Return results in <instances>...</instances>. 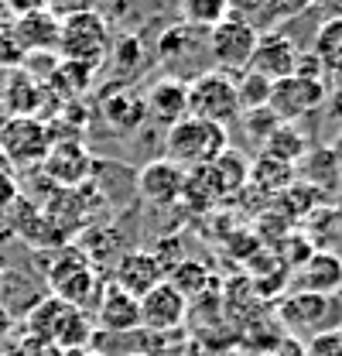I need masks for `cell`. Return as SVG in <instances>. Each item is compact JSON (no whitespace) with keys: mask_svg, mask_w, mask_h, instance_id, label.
<instances>
[{"mask_svg":"<svg viewBox=\"0 0 342 356\" xmlns=\"http://www.w3.org/2000/svg\"><path fill=\"white\" fill-rule=\"evenodd\" d=\"M202 175L209 178V185H213V192L222 199V195H233V192H240V188H247V178H250V165H247V158L240 154V151H233V147H226L219 158H215L213 165H206L202 168Z\"/></svg>","mask_w":342,"mask_h":356,"instance_id":"ac0fdd59","label":"cell"},{"mask_svg":"<svg viewBox=\"0 0 342 356\" xmlns=\"http://www.w3.org/2000/svg\"><path fill=\"white\" fill-rule=\"evenodd\" d=\"M325 96L329 89L322 79H304V76H288V79H277L270 86V99H267V110L274 113L277 124H295L298 117L325 106Z\"/></svg>","mask_w":342,"mask_h":356,"instance_id":"8992f818","label":"cell"},{"mask_svg":"<svg viewBox=\"0 0 342 356\" xmlns=\"http://www.w3.org/2000/svg\"><path fill=\"white\" fill-rule=\"evenodd\" d=\"M62 356H103V353H96V350H89V346H83V350H65Z\"/></svg>","mask_w":342,"mask_h":356,"instance_id":"ab89813d","label":"cell"},{"mask_svg":"<svg viewBox=\"0 0 342 356\" xmlns=\"http://www.w3.org/2000/svg\"><path fill=\"white\" fill-rule=\"evenodd\" d=\"M21 62H24L21 44L14 42L10 28H3V24H0V69H21Z\"/></svg>","mask_w":342,"mask_h":356,"instance_id":"4dcf8cb0","label":"cell"},{"mask_svg":"<svg viewBox=\"0 0 342 356\" xmlns=\"http://www.w3.org/2000/svg\"><path fill=\"white\" fill-rule=\"evenodd\" d=\"M3 281H7V277H3V270H0V295H3Z\"/></svg>","mask_w":342,"mask_h":356,"instance_id":"7bdbcfd3","label":"cell"},{"mask_svg":"<svg viewBox=\"0 0 342 356\" xmlns=\"http://www.w3.org/2000/svg\"><path fill=\"white\" fill-rule=\"evenodd\" d=\"M58 55H62V62H76V65H86V69L96 72L110 55L106 21L96 10L58 21Z\"/></svg>","mask_w":342,"mask_h":356,"instance_id":"7a4b0ae2","label":"cell"},{"mask_svg":"<svg viewBox=\"0 0 342 356\" xmlns=\"http://www.w3.org/2000/svg\"><path fill=\"white\" fill-rule=\"evenodd\" d=\"M48 281H51L55 298H62V302H69L76 309H83L86 302L92 298V291H96V270H92V264L86 261L79 250L62 254L55 261V267H51Z\"/></svg>","mask_w":342,"mask_h":356,"instance_id":"ba28073f","label":"cell"},{"mask_svg":"<svg viewBox=\"0 0 342 356\" xmlns=\"http://www.w3.org/2000/svg\"><path fill=\"white\" fill-rule=\"evenodd\" d=\"M3 103L14 117H35V110L42 106V83L38 79H28L21 72H14L10 86L3 92Z\"/></svg>","mask_w":342,"mask_h":356,"instance_id":"cb8c5ba5","label":"cell"},{"mask_svg":"<svg viewBox=\"0 0 342 356\" xmlns=\"http://www.w3.org/2000/svg\"><path fill=\"white\" fill-rule=\"evenodd\" d=\"M270 86L263 76H256L250 69L236 72V103H240V113H254V110H267V99H270Z\"/></svg>","mask_w":342,"mask_h":356,"instance_id":"d4e9b609","label":"cell"},{"mask_svg":"<svg viewBox=\"0 0 342 356\" xmlns=\"http://www.w3.org/2000/svg\"><path fill=\"white\" fill-rule=\"evenodd\" d=\"M44 3L48 0H7V10L14 17H21V14H31V10H44Z\"/></svg>","mask_w":342,"mask_h":356,"instance_id":"e575fe53","label":"cell"},{"mask_svg":"<svg viewBox=\"0 0 342 356\" xmlns=\"http://www.w3.org/2000/svg\"><path fill=\"white\" fill-rule=\"evenodd\" d=\"M96 325L103 332H133V329H140L137 298L127 295L124 288H117V284L103 288L99 305H96Z\"/></svg>","mask_w":342,"mask_h":356,"instance_id":"2e32d148","label":"cell"},{"mask_svg":"<svg viewBox=\"0 0 342 356\" xmlns=\"http://www.w3.org/2000/svg\"><path fill=\"white\" fill-rule=\"evenodd\" d=\"M42 172L62 188H76L89 175V151L83 140H55L42 161Z\"/></svg>","mask_w":342,"mask_h":356,"instance_id":"7c38bea8","label":"cell"},{"mask_svg":"<svg viewBox=\"0 0 342 356\" xmlns=\"http://www.w3.org/2000/svg\"><path fill=\"white\" fill-rule=\"evenodd\" d=\"M295 62H298V48H295L291 38H284V35H263V38H256L247 69L256 72V76H263L267 83H277V79L295 76Z\"/></svg>","mask_w":342,"mask_h":356,"instance_id":"8fae6325","label":"cell"},{"mask_svg":"<svg viewBox=\"0 0 342 356\" xmlns=\"http://www.w3.org/2000/svg\"><path fill=\"white\" fill-rule=\"evenodd\" d=\"M51 147V127L38 117H10L0 127V158L14 168H42Z\"/></svg>","mask_w":342,"mask_h":356,"instance_id":"277c9868","label":"cell"},{"mask_svg":"<svg viewBox=\"0 0 342 356\" xmlns=\"http://www.w3.org/2000/svg\"><path fill=\"white\" fill-rule=\"evenodd\" d=\"M89 79H92V69L76 65V62H58V69H55V86L65 83V92H69V96L86 92V89H89Z\"/></svg>","mask_w":342,"mask_h":356,"instance_id":"83f0119b","label":"cell"},{"mask_svg":"<svg viewBox=\"0 0 342 356\" xmlns=\"http://www.w3.org/2000/svg\"><path fill=\"white\" fill-rule=\"evenodd\" d=\"M124 356H144V353H124Z\"/></svg>","mask_w":342,"mask_h":356,"instance_id":"ee69618b","label":"cell"},{"mask_svg":"<svg viewBox=\"0 0 342 356\" xmlns=\"http://www.w3.org/2000/svg\"><path fill=\"white\" fill-rule=\"evenodd\" d=\"M72 309H76V305H69V302H62V298H55V295L38 302L35 309L28 312V336L44 339V343L55 346V336H58V329L65 325V318H69Z\"/></svg>","mask_w":342,"mask_h":356,"instance_id":"d6986e66","label":"cell"},{"mask_svg":"<svg viewBox=\"0 0 342 356\" xmlns=\"http://www.w3.org/2000/svg\"><path fill=\"white\" fill-rule=\"evenodd\" d=\"M185 92H188V117H195V120H209V124L226 127L229 120L240 117L236 76H229L222 69L195 76L192 83H185Z\"/></svg>","mask_w":342,"mask_h":356,"instance_id":"3957f363","label":"cell"},{"mask_svg":"<svg viewBox=\"0 0 342 356\" xmlns=\"http://www.w3.org/2000/svg\"><path fill=\"white\" fill-rule=\"evenodd\" d=\"M181 17L188 28H215L229 17V0H181Z\"/></svg>","mask_w":342,"mask_h":356,"instance_id":"484cf974","label":"cell"},{"mask_svg":"<svg viewBox=\"0 0 342 356\" xmlns=\"http://www.w3.org/2000/svg\"><path fill=\"white\" fill-rule=\"evenodd\" d=\"M144 110L158 120V124H178V120H185L188 117V92H185V83L181 79H158L151 92H147V99H144Z\"/></svg>","mask_w":342,"mask_h":356,"instance_id":"e0dca14e","label":"cell"},{"mask_svg":"<svg viewBox=\"0 0 342 356\" xmlns=\"http://www.w3.org/2000/svg\"><path fill=\"white\" fill-rule=\"evenodd\" d=\"M304 356H342V329L315 332L304 346Z\"/></svg>","mask_w":342,"mask_h":356,"instance_id":"f1b7e54d","label":"cell"},{"mask_svg":"<svg viewBox=\"0 0 342 356\" xmlns=\"http://www.w3.org/2000/svg\"><path fill=\"white\" fill-rule=\"evenodd\" d=\"M10 356H62L58 346H51V343H44V339H35V336H28L17 350Z\"/></svg>","mask_w":342,"mask_h":356,"instance_id":"d6a6232c","label":"cell"},{"mask_svg":"<svg viewBox=\"0 0 342 356\" xmlns=\"http://www.w3.org/2000/svg\"><path fill=\"white\" fill-rule=\"evenodd\" d=\"M298 291L336 298L342 291V257L339 254H332V250H315V254L298 267Z\"/></svg>","mask_w":342,"mask_h":356,"instance_id":"9a60e30c","label":"cell"},{"mask_svg":"<svg viewBox=\"0 0 342 356\" xmlns=\"http://www.w3.org/2000/svg\"><path fill=\"white\" fill-rule=\"evenodd\" d=\"M106 117H110L113 127L133 131V127L147 117V110H144V99H140V96H113V99L106 103Z\"/></svg>","mask_w":342,"mask_h":356,"instance_id":"4316f807","label":"cell"},{"mask_svg":"<svg viewBox=\"0 0 342 356\" xmlns=\"http://www.w3.org/2000/svg\"><path fill=\"white\" fill-rule=\"evenodd\" d=\"M311 3L325 10V21H332V17L342 21V0H311Z\"/></svg>","mask_w":342,"mask_h":356,"instance_id":"8d00e7d4","label":"cell"},{"mask_svg":"<svg viewBox=\"0 0 342 356\" xmlns=\"http://www.w3.org/2000/svg\"><path fill=\"white\" fill-rule=\"evenodd\" d=\"M14 202H17V181L10 175V168L0 161V209H7Z\"/></svg>","mask_w":342,"mask_h":356,"instance_id":"836d02e7","label":"cell"},{"mask_svg":"<svg viewBox=\"0 0 342 356\" xmlns=\"http://www.w3.org/2000/svg\"><path fill=\"white\" fill-rule=\"evenodd\" d=\"M96 3H99V0H48V3H44V10H48L51 17L65 21V17H76V14H89V10H96Z\"/></svg>","mask_w":342,"mask_h":356,"instance_id":"f546056e","label":"cell"},{"mask_svg":"<svg viewBox=\"0 0 342 356\" xmlns=\"http://www.w3.org/2000/svg\"><path fill=\"white\" fill-rule=\"evenodd\" d=\"M308 151V140L295 131V124H277L274 131L260 140V154L263 158H274V161H284V165H298Z\"/></svg>","mask_w":342,"mask_h":356,"instance_id":"ffe728a7","label":"cell"},{"mask_svg":"<svg viewBox=\"0 0 342 356\" xmlns=\"http://www.w3.org/2000/svg\"><path fill=\"white\" fill-rule=\"evenodd\" d=\"M311 55L322 69V76H342V21H322V28L315 31Z\"/></svg>","mask_w":342,"mask_h":356,"instance_id":"44dd1931","label":"cell"},{"mask_svg":"<svg viewBox=\"0 0 342 356\" xmlns=\"http://www.w3.org/2000/svg\"><path fill=\"white\" fill-rule=\"evenodd\" d=\"M325 110H329V117H332L336 124H342V86L332 89V92L325 96Z\"/></svg>","mask_w":342,"mask_h":356,"instance_id":"d590c367","label":"cell"},{"mask_svg":"<svg viewBox=\"0 0 342 356\" xmlns=\"http://www.w3.org/2000/svg\"><path fill=\"white\" fill-rule=\"evenodd\" d=\"M226 147H229L226 127L209 124V120H195V117L171 124L168 137H165V158L185 172H199V168L213 165Z\"/></svg>","mask_w":342,"mask_h":356,"instance_id":"6da1fadb","label":"cell"},{"mask_svg":"<svg viewBox=\"0 0 342 356\" xmlns=\"http://www.w3.org/2000/svg\"><path fill=\"white\" fill-rule=\"evenodd\" d=\"M185 181H188L185 168H178L168 158H154L137 172V192L151 206H174L185 195Z\"/></svg>","mask_w":342,"mask_h":356,"instance_id":"30bf717a","label":"cell"},{"mask_svg":"<svg viewBox=\"0 0 342 356\" xmlns=\"http://www.w3.org/2000/svg\"><path fill=\"white\" fill-rule=\"evenodd\" d=\"M277 318L284 329L291 332H325V329H336V318H339V302L336 298H325V295H311V291H291L281 309Z\"/></svg>","mask_w":342,"mask_h":356,"instance_id":"52a82bcc","label":"cell"},{"mask_svg":"<svg viewBox=\"0 0 342 356\" xmlns=\"http://www.w3.org/2000/svg\"><path fill=\"white\" fill-rule=\"evenodd\" d=\"M137 315H140V329L144 332H171L185 322L188 302L171 288L168 281H161L158 288H151L147 295L137 298Z\"/></svg>","mask_w":342,"mask_h":356,"instance_id":"9c48e42d","label":"cell"},{"mask_svg":"<svg viewBox=\"0 0 342 356\" xmlns=\"http://www.w3.org/2000/svg\"><path fill=\"white\" fill-rule=\"evenodd\" d=\"M7 329H10V315H7V312H3V305H0V336H3Z\"/></svg>","mask_w":342,"mask_h":356,"instance_id":"60d3db41","label":"cell"},{"mask_svg":"<svg viewBox=\"0 0 342 356\" xmlns=\"http://www.w3.org/2000/svg\"><path fill=\"white\" fill-rule=\"evenodd\" d=\"M329 151H332V158H336V165H339V172H342V131H339V137H336V144H332Z\"/></svg>","mask_w":342,"mask_h":356,"instance_id":"f35d334b","label":"cell"},{"mask_svg":"<svg viewBox=\"0 0 342 356\" xmlns=\"http://www.w3.org/2000/svg\"><path fill=\"white\" fill-rule=\"evenodd\" d=\"M161 356H192V353H185V350H171V353H161Z\"/></svg>","mask_w":342,"mask_h":356,"instance_id":"b9f144b4","label":"cell"},{"mask_svg":"<svg viewBox=\"0 0 342 356\" xmlns=\"http://www.w3.org/2000/svg\"><path fill=\"white\" fill-rule=\"evenodd\" d=\"M10 35L24 55H58V17H51L48 10H31L14 17Z\"/></svg>","mask_w":342,"mask_h":356,"instance_id":"5bb4252c","label":"cell"},{"mask_svg":"<svg viewBox=\"0 0 342 356\" xmlns=\"http://www.w3.org/2000/svg\"><path fill=\"white\" fill-rule=\"evenodd\" d=\"M188 24H181V28H174V31H168L165 38H161V55L165 58H178V51L185 48V42H188Z\"/></svg>","mask_w":342,"mask_h":356,"instance_id":"1f68e13d","label":"cell"},{"mask_svg":"<svg viewBox=\"0 0 342 356\" xmlns=\"http://www.w3.org/2000/svg\"><path fill=\"white\" fill-rule=\"evenodd\" d=\"M295 168L291 165H284V161H274V158H256L254 165H250V178H247V185H254L256 192H263V195H281V192H288L291 185H295Z\"/></svg>","mask_w":342,"mask_h":356,"instance_id":"7402d4cb","label":"cell"},{"mask_svg":"<svg viewBox=\"0 0 342 356\" xmlns=\"http://www.w3.org/2000/svg\"><path fill=\"white\" fill-rule=\"evenodd\" d=\"M168 281L171 288L185 298V302H195L209 284H213V274H209V267L199 264V261H192V257H185V261H178V264L168 270Z\"/></svg>","mask_w":342,"mask_h":356,"instance_id":"603a6c76","label":"cell"},{"mask_svg":"<svg viewBox=\"0 0 342 356\" xmlns=\"http://www.w3.org/2000/svg\"><path fill=\"white\" fill-rule=\"evenodd\" d=\"M256 28L243 17H222L215 28H209V51H213V62L215 69L236 76L247 69L250 55H254V44H256Z\"/></svg>","mask_w":342,"mask_h":356,"instance_id":"5b68a950","label":"cell"},{"mask_svg":"<svg viewBox=\"0 0 342 356\" xmlns=\"http://www.w3.org/2000/svg\"><path fill=\"white\" fill-rule=\"evenodd\" d=\"M260 3H267V0H229V10L236 7V10H247V7H260Z\"/></svg>","mask_w":342,"mask_h":356,"instance_id":"74e56055","label":"cell"},{"mask_svg":"<svg viewBox=\"0 0 342 356\" xmlns=\"http://www.w3.org/2000/svg\"><path fill=\"white\" fill-rule=\"evenodd\" d=\"M161 281H165V270L158 264L154 250H127V254L117 261V270H113V284L124 288L133 298L147 295V291L158 288Z\"/></svg>","mask_w":342,"mask_h":356,"instance_id":"4fadbf2b","label":"cell"}]
</instances>
